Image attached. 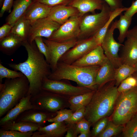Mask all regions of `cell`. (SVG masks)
<instances>
[{
	"label": "cell",
	"instance_id": "obj_34",
	"mask_svg": "<svg viewBox=\"0 0 137 137\" xmlns=\"http://www.w3.org/2000/svg\"><path fill=\"white\" fill-rule=\"evenodd\" d=\"M24 75L21 72L12 70L6 67L0 63V83H2L4 78L14 79L21 77Z\"/></svg>",
	"mask_w": 137,
	"mask_h": 137
},
{
	"label": "cell",
	"instance_id": "obj_12",
	"mask_svg": "<svg viewBox=\"0 0 137 137\" xmlns=\"http://www.w3.org/2000/svg\"><path fill=\"white\" fill-rule=\"evenodd\" d=\"M60 26L47 17L39 19L31 25L27 40L32 43L37 37L48 39Z\"/></svg>",
	"mask_w": 137,
	"mask_h": 137
},
{
	"label": "cell",
	"instance_id": "obj_21",
	"mask_svg": "<svg viewBox=\"0 0 137 137\" xmlns=\"http://www.w3.org/2000/svg\"><path fill=\"white\" fill-rule=\"evenodd\" d=\"M105 2L104 0H72L68 5L76 8L83 16L89 12L94 13L96 10H101Z\"/></svg>",
	"mask_w": 137,
	"mask_h": 137
},
{
	"label": "cell",
	"instance_id": "obj_46",
	"mask_svg": "<svg viewBox=\"0 0 137 137\" xmlns=\"http://www.w3.org/2000/svg\"><path fill=\"white\" fill-rule=\"evenodd\" d=\"M137 13V0L133 1L131 6L124 13V15L132 18V16Z\"/></svg>",
	"mask_w": 137,
	"mask_h": 137
},
{
	"label": "cell",
	"instance_id": "obj_29",
	"mask_svg": "<svg viewBox=\"0 0 137 137\" xmlns=\"http://www.w3.org/2000/svg\"><path fill=\"white\" fill-rule=\"evenodd\" d=\"M135 72V70L133 66L125 64H122L115 68L114 80L116 85L118 86L123 81Z\"/></svg>",
	"mask_w": 137,
	"mask_h": 137
},
{
	"label": "cell",
	"instance_id": "obj_38",
	"mask_svg": "<svg viewBox=\"0 0 137 137\" xmlns=\"http://www.w3.org/2000/svg\"><path fill=\"white\" fill-rule=\"evenodd\" d=\"M33 132H22L13 130L0 129V137H32Z\"/></svg>",
	"mask_w": 137,
	"mask_h": 137
},
{
	"label": "cell",
	"instance_id": "obj_26",
	"mask_svg": "<svg viewBox=\"0 0 137 137\" xmlns=\"http://www.w3.org/2000/svg\"><path fill=\"white\" fill-rule=\"evenodd\" d=\"M95 90L70 97L68 102L70 109L74 113L81 108L85 107L90 101Z\"/></svg>",
	"mask_w": 137,
	"mask_h": 137
},
{
	"label": "cell",
	"instance_id": "obj_14",
	"mask_svg": "<svg viewBox=\"0 0 137 137\" xmlns=\"http://www.w3.org/2000/svg\"><path fill=\"white\" fill-rule=\"evenodd\" d=\"M56 113H50L37 109L27 110L21 114L14 121H24L44 126L48 120L55 117Z\"/></svg>",
	"mask_w": 137,
	"mask_h": 137
},
{
	"label": "cell",
	"instance_id": "obj_7",
	"mask_svg": "<svg viewBox=\"0 0 137 137\" xmlns=\"http://www.w3.org/2000/svg\"><path fill=\"white\" fill-rule=\"evenodd\" d=\"M69 98L42 90L31 97L30 100L37 109L48 113H56L60 110L69 107Z\"/></svg>",
	"mask_w": 137,
	"mask_h": 137
},
{
	"label": "cell",
	"instance_id": "obj_50",
	"mask_svg": "<svg viewBox=\"0 0 137 137\" xmlns=\"http://www.w3.org/2000/svg\"><path fill=\"white\" fill-rule=\"evenodd\" d=\"M4 0H0V7H2Z\"/></svg>",
	"mask_w": 137,
	"mask_h": 137
},
{
	"label": "cell",
	"instance_id": "obj_15",
	"mask_svg": "<svg viewBox=\"0 0 137 137\" xmlns=\"http://www.w3.org/2000/svg\"><path fill=\"white\" fill-rule=\"evenodd\" d=\"M108 60L101 46L99 45L72 64L81 66H100Z\"/></svg>",
	"mask_w": 137,
	"mask_h": 137
},
{
	"label": "cell",
	"instance_id": "obj_43",
	"mask_svg": "<svg viewBox=\"0 0 137 137\" xmlns=\"http://www.w3.org/2000/svg\"><path fill=\"white\" fill-rule=\"evenodd\" d=\"M109 5L112 11L124 7L122 0H104Z\"/></svg>",
	"mask_w": 137,
	"mask_h": 137
},
{
	"label": "cell",
	"instance_id": "obj_16",
	"mask_svg": "<svg viewBox=\"0 0 137 137\" xmlns=\"http://www.w3.org/2000/svg\"><path fill=\"white\" fill-rule=\"evenodd\" d=\"M79 14L77 9L73 7L58 5L51 7L47 17L61 25L70 17Z\"/></svg>",
	"mask_w": 137,
	"mask_h": 137
},
{
	"label": "cell",
	"instance_id": "obj_27",
	"mask_svg": "<svg viewBox=\"0 0 137 137\" xmlns=\"http://www.w3.org/2000/svg\"><path fill=\"white\" fill-rule=\"evenodd\" d=\"M24 15L12 27L10 33L20 37L24 41L27 40L31 24Z\"/></svg>",
	"mask_w": 137,
	"mask_h": 137
},
{
	"label": "cell",
	"instance_id": "obj_1",
	"mask_svg": "<svg viewBox=\"0 0 137 137\" xmlns=\"http://www.w3.org/2000/svg\"><path fill=\"white\" fill-rule=\"evenodd\" d=\"M22 45L27 53V59L22 62L10 63L8 65L15 70L22 73L26 77L29 83L27 95L32 97L42 90L43 80L50 74L52 70L44 55L39 50L34 41L30 43L27 40L24 41Z\"/></svg>",
	"mask_w": 137,
	"mask_h": 137
},
{
	"label": "cell",
	"instance_id": "obj_25",
	"mask_svg": "<svg viewBox=\"0 0 137 137\" xmlns=\"http://www.w3.org/2000/svg\"><path fill=\"white\" fill-rule=\"evenodd\" d=\"M0 129L13 130L22 132H34L43 126L30 122L24 121H13L0 126Z\"/></svg>",
	"mask_w": 137,
	"mask_h": 137
},
{
	"label": "cell",
	"instance_id": "obj_4",
	"mask_svg": "<svg viewBox=\"0 0 137 137\" xmlns=\"http://www.w3.org/2000/svg\"><path fill=\"white\" fill-rule=\"evenodd\" d=\"M29 81L25 76L6 78L0 83V117L16 105L28 93Z\"/></svg>",
	"mask_w": 137,
	"mask_h": 137
},
{
	"label": "cell",
	"instance_id": "obj_44",
	"mask_svg": "<svg viewBox=\"0 0 137 137\" xmlns=\"http://www.w3.org/2000/svg\"><path fill=\"white\" fill-rule=\"evenodd\" d=\"M12 27L6 23L0 27V41L10 33Z\"/></svg>",
	"mask_w": 137,
	"mask_h": 137
},
{
	"label": "cell",
	"instance_id": "obj_30",
	"mask_svg": "<svg viewBox=\"0 0 137 137\" xmlns=\"http://www.w3.org/2000/svg\"><path fill=\"white\" fill-rule=\"evenodd\" d=\"M128 7H124L112 11L110 17L104 27L98 31L94 36L95 38L99 45H101L104 37L109 26L113 21V20L122 13L126 11Z\"/></svg>",
	"mask_w": 137,
	"mask_h": 137
},
{
	"label": "cell",
	"instance_id": "obj_47",
	"mask_svg": "<svg viewBox=\"0 0 137 137\" xmlns=\"http://www.w3.org/2000/svg\"><path fill=\"white\" fill-rule=\"evenodd\" d=\"M128 35L137 38V25L135 26L132 29L129 30L127 35Z\"/></svg>",
	"mask_w": 137,
	"mask_h": 137
},
{
	"label": "cell",
	"instance_id": "obj_11",
	"mask_svg": "<svg viewBox=\"0 0 137 137\" xmlns=\"http://www.w3.org/2000/svg\"><path fill=\"white\" fill-rule=\"evenodd\" d=\"M116 23L117 20L112 22L111 26L106 32L101 44L105 56L115 68L122 64L118 52L119 48L123 45L116 41L114 37L113 33L116 29Z\"/></svg>",
	"mask_w": 137,
	"mask_h": 137
},
{
	"label": "cell",
	"instance_id": "obj_31",
	"mask_svg": "<svg viewBox=\"0 0 137 137\" xmlns=\"http://www.w3.org/2000/svg\"><path fill=\"white\" fill-rule=\"evenodd\" d=\"M124 125L122 135L124 137H137V114Z\"/></svg>",
	"mask_w": 137,
	"mask_h": 137
},
{
	"label": "cell",
	"instance_id": "obj_6",
	"mask_svg": "<svg viewBox=\"0 0 137 137\" xmlns=\"http://www.w3.org/2000/svg\"><path fill=\"white\" fill-rule=\"evenodd\" d=\"M112 11L105 2L100 12L84 15L80 25V32L77 40L94 36L105 25Z\"/></svg>",
	"mask_w": 137,
	"mask_h": 137
},
{
	"label": "cell",
	"instance_id": "obj_5",
	"mask_svg": "<svg viewBox=\"0 0 137 137\" xmlns=\"http://www.w3.org/2000/svg\"><path fill=\"white\" fill-rule=\"evenodd\" d=\"M111 121L124 125L137 114V86L120 93L115 105Z\"/></svg>",
	"mask_w": 137,
	"mask_h": 137
},
{
	"label": "cell",
	"instance_id": "obj_33",
	"mask_svg": "<svg viewBox=\"0 0 137 137\" xmlns=\"http://www.w3.org/2000/svg\"><path fill=\"white\" fill-rule=\"evenodd\" d=\"M137 86V79L133 74L123 81L117 88L120 93L129 90Z\"/></svg>",
	"mask_w": 137,
	"mask_h": 137
},
{
	"label": "cell",
	"instance_id": "obj_22",
	"mask_svg": "<svg viewBox=\"0 0 137 137\" xmlns=\"http://www.w3.org/2000/svg\"><path fill=\"white\" fill-rule=\"evenodd\" d=\"M24 41L20 37L11 33L0 41V50L8 55L13 54Z\"/></svg>",
	"mask_w": 137,
	"mask_h": 137
},
{
	"label": "cell",
	"instance_id": "obj_19",
	"mask_svg": "<svg viewBox=\"0 0 137 137\" xmlns=\"http://www.w3.org/2000/svg\"><path fill=\"white\" fill-rule=\"evenodd\" d=\"M68 125L65 122L52 123L41 127L33 132L32 137H61L66 132Z\"/></svg>",
	"mask_w": 137,
	"mask_h": 137
},
{
	"label": "cell",
	"instance_id": "obj_36",
	"mask_svg": "<svg viewBox=\"0 0 137 137\" xmlns=\"http://www.w3.org/2000/svg\"><path fill=\"white\" fill-rule=\"evenodd\" d=\"M73 113L70 109H61L56 112L57 114L55 117L49 119L47 121L51 123L64 122L68 119Z\"/></svg>",
	"mask_w": 137,
	"mask_h": 137
},
{
	"label": "cell",
	"instance_id": "obj_41",
	"mask_svg": "<svg viewBox=\"0 0 137 137\" xmlns=\"http://www.w3.org/2000/svg\"><path fill=\"white\" fill-rule=\"evenodd\" d=\"M76 125L79 133L83 131L91 132L90 128L91 125L84 118L76 123Z\"/></svg>",
	"mask_w": 137,
	"mask_h": 137
},
{
	"label": "cell",
	"instance_id": "obj_39",
	"mask_svg": "<svg viewBox=\"0 0 137 137\" xmlns=\"http://www.w3.org/2000/svg\"><path fill=\"white\" fill-rule=\"evenodd\" d=\"M85 107L81 108L74 112L71 117L65 122L66 124H76L84 117Z\"/></svg>",
	"mask_w": 137,
	"mask_h": 137
},
{
	"label": "cell",
	"instance_id": "obj_13",
	"mask_svg": "<svg viewBox=\"0 0 137 137\" xmlns=\"http://www.w3.org/2000/svg\"><path fill=\"white\" fill-rule=\"evenodd\" d=\"M44 42L48 47L50 52L49 64L52 71L56 68L60 58L67 51L73 47L77 43V39L67 42H59L43 39Z\"/></svg>",
	"mask_w": 137,
	"mask_h": 137
},
{
	"label": "cell",
	"instance_id": "obj_8",
	"mask_svg": "<svg viewBox=\"0 0 137 137\" xmlns=\"http://www.w3.org/2000/svg\"><path fill=\"white\" fill-rule=\"evenodd\" d=\"M83 16L79 14L70 17L60 25L47 39L59 42L77 40L80 33V25Z\"/></svg>",
	"mask_w": 137,
	"mask_h": 137
},
{
	"label": "cell",
	"instance_id": "obj_45",
	"mask_svg": "<svg viewBox=\"0 0 137 137\" xmlns=\"http://www.w3.org/2000/svg\"><path fill=\"white\" fill-rule=\"evenodd\" d=\"M68 125L65 137H76L79 133L76 128V124H67Z\"/></svg>",
	"mask_w": 137,
	"mask_h": 137
},
{
	"label": "cell",
	"instance_id": "obj_24",
	"mask_svg": "<svg viewBox=\"0 0 137 137\" xmlns=\"http://www.w3.org/2000/svg\"><path fill=\"white\" fill-rule=\"evenodd\" d=\"M115 68L108 60L100 67L97 73L95 80L98 87L114 80Z\"/></svg>",
	"mask_w": 137,
	"mask_h": 137
},
{
	"label": "cell",
	"instance_id": "obj_23",
	"mask_svg": "<svg viewBox=\"0 0 137 137\" xmlns=\"http://www.w3.org/2000/svg\"><path fill=\"white\" fill-rule=\"evenodd\" d=\"M33 1V0L14 1L13 9L7 17L6 23L13 27L16 22L25 14Z\"/></svg>",
	"mask_w": 137,
	"mask_h": 137
},
{
	"label": "cell",
	"instance_id": "obj_10",
	"mask_svg": "<svg viewBox=\"0 0 137 137\" xmlns=\"http://www.w3.org/2000/svg\"><path fill=\"white\" fill-rule=\"evenodd\" d=\"M98 45V43L94 36L77 40L76 43L64 54L58 62L72 64Z\"/></svg>",
	"mask_w": 137,
	"mask_h": 137
},
{
	"label": "cell",
	"instance_id": "obj_40",
	"mask_svg": "<svg viewBox=\"0 0 137 137\" xmlns=\"http://www.w3.org/2000/svg\"><path fill=\"white\" fill-rule=\"evenodd\" d=\"M72 0H33L50 7L58 5H68Z\"/></svg>",
	"mask_w": 137,
	"mask_h": 137
},
{
	"label": "cell",
	"instance_id": "obj_18",
	"mask_svg": "<svg viewBox=\"0 0 137 137\" xmlns=\"http://www.w3.org/2000/svg\"><path fill=\"white\" fill-rule=\"evenodd\" d=\"M31 97L30 95H27L23 97L16 105L1 118L0 126L15 121L21 114L27 110L37 109L31 102Z\"/></svg>",
	"mask_w": 137,
	"mask_h": 137
},
{
	"label": "cell",
	"instance_id": "obj_51",
	"mask_svg": "<svg viewBox=\"0 0 137 137\" xmlns=\"http://www.w3.org/2000/svg\"><path fill=\"white\" fill-rule=\"evenodd\" d=\"M133 74L136 77V79H137V73L136 72H135L134 74Z\"/></svg>",
	"mask_w": 137,
	"mask_h": 137
},
{
	"label": "cell",
	"instance_id": "obj_17",
	"mask_svg": "<svg viewBox=\"0 0 137 137\" xmlns=\"http://www.w3.org/2000/svg\"><path fill=\"white\" fill-rule=\"evenodd\" d=\"M120 57L122 64L134 66L137 62V38L127 35Z\"/></svg>",
	"mask_w": 137,
	"mask_h": 137
},
{
	"label": "cell",
	"instance_id": "obj_32",
	"mask_svg": "<svg viewBox=\"0 0 137 137\" xmlns=\"http://www.w3.org/2000/svg\"><path fill=\"white\" fill-rule=\"evenodd\" d=\"M124 125H117L111 121H109L104 130L98 136V137H111L122 132Z\"/></svg>",
	"mask_w": 137,
	"mask_h": 137
},
{
	"label": "cell",
	"instance_id": "obj_28",
	"mask_svg": "<svg viewBox=\"0 0 137 137\" xmlns=\"http://www.w3.org/2000/svg\"><path fill=\"white\" fill-rule=\"evenodd\" d=\"M120 15L119 19L117 20L116 29H117L119 32L117 38L118 42L122 44L126 38L128 28L132 22V18L127 16L122 13Z\"/></svg>",
	"mask_w": 137,
	"mask_h": 137
},
{
	"label": "cell",
	"instance_id": "obj_20",
	"mask_svg": "<svg viewBox=\"0 0 137 137\" xmlns=\"http://www.w3.org/2000/svg\"><path fill=\"white\" fill-rule=\"evenodd\" d=\"M52 7L33 1L24 15L31 25L40 19L47 17Z\"/></svg>",
	"mask_w": 137,
	"mask_h": 137
},
{
	"label": "cell",
	"instance_id": "obj_35",
	"mask_svg": "<svg viewBox=\"0 0 137 137\" xmlns=\"http://www.w3.org/2000/svg\"><path fill=\"white\" fill-rule=\"evenodd\" d=\"M109 120L107 117L102 118L97 121L94 125L91 132L92 137H98L105 129Z\"/></svg>",
	"mask_w": 137,
	"mask_h": 137
},
{
	"label": "cell",
	"instance_id": "obj_42",
	"mask_svg": "<svg viewBox=\"0 0 137 137\" xmlns=\"http://www.w3.org/2000/svg\"><path fill=\"white\" fill-rule=\"evenodd\" d=\"M14 1L13 0H4L3 5L1 7L0 12V17H2L5 12H7L10 13L11 11V9L13 7Z\"/></svg>",
	"mask_w": 137,
	"mask_h": 137
},
{
	"label": "cell",
	"instance_id": "obj_48",
	"mask_svg": "<svg viewBox=\"0 0 137 137\" xmlns=\"http://www.w3.org/2000/svg\"><path fill=\"white\" fill-rule=\"evenodd\" d=\"M80 134L78 137H89L91 136V132H82L80 133Z\"/></svg>",
	"mask_w": 137,
	"mask_h": 137
},
{
	"label": "cell",
	"instance_id": "obj_49",
	"mask_svg": "<svg viewBox=\"0 0 137 137\" xmlns=\"http://www.w3.org/2000/svg\"><path fill=\"white\" fill-rule=\"evenodd\" d=\"M133 66L135 69L136 72L137 73V62L134 64Z\"/></svg>",
	"mask_w": 137,
	"mask_h": 137
},
{
	"label": "cell",
	"instance_id": "obj_3",
	"mask_svg": "<svg viewBox=\"0 0 137 137\" xmlns=\"http://www.w3.org/2000/svg\"><path fill=\"white\" fill-rule=\"evenodd\" d=\"M100 67L99 65L78 66L58 62L56 68L52 71L48 78L54 80H71L79 86L96 90L98 87L95 84V78Z\"/></svg>",
	"mask_w": 137,
	"mask_h": 137
},
{
	"label": "cell",
	"instance_id": "obj_2",
	"mask_svg": "<svg viewBox=\"0 0 137 137\" xmlns=\"http://www.w3.org/2000/svg\"><path fill=\"white\" fill-rule=\"evenodd\" d=\"M115 80L98 87L89 104L85 107L84 118L93 125L113 111L119 93Z\"/></svg>",
	"mask_w": 137,
	"mask_h": 137
},
{
	"label": "cell",
	"instance_id": "obj_37",
	"mask_svg": "<svg viewBox=\"0 0 137 137\" xmlns=\"http://www.w3.org/2000/svg\"><path fill=\"white\" fill-rule=\"evenodd\" d=\"M34 41L39 51L44 55L47 61L49 64L50 56L49 50L42 37H36L34 39Z\"/></svg>",
	"mask_w": 137,
	"mask_h": 137
},
{
	"label": "cell",
	"instance_id": "obj_9",
	"mask_svg": "<svg viewBox=\"0 0 137 137\" xmlns=\"http://www.w3.org/2000/svg\"><path fill=\"white\" fill-rule=\"evenodd\" d=\"M42 89L69 97L95 90L87 87L74 86L62 81V80H54L48 77L46 78L43 80Z\"/></svg>",
	"mask_w": 137,
	"mask_h": 137
}]
</instances>
